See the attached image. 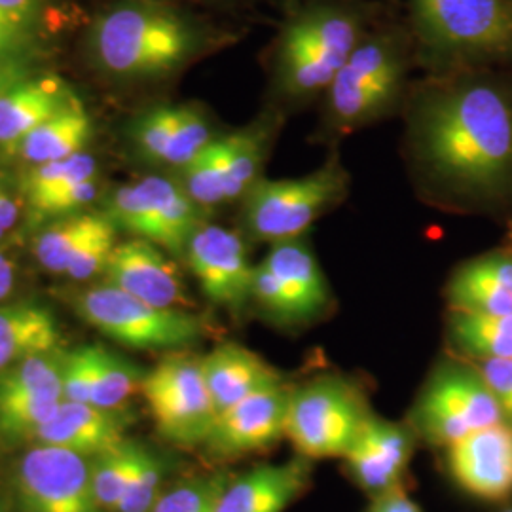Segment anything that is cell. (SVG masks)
I'll return each instance as SVG.
<instances>
[{
    "instance_id": "43",
    "label": "cell",
    "mask_w": 512,
    "mask_h": 512,
    "mask_svg": "<svg viewBox=\"0 0 512 512\" xmlns=\"http://www.w3.org/2000/svg\"><path fill=\"white\" fill-rule=\"evenodd\" d=\"M46 12V0H0V14L35 31Z\"/></svg>"
},
{
    "instance_id": "40",
    "label": "cell",
    "mask_w": 512,
    "mask_h": 512,
    "mask_svg": "<svg viewBox=\"0 0 512 512\" xmlns=\"http://www.w3.org/2000/svg\"><path fill=\"white\" fill-rule=\"evenodd\" d=\"M99 196V183L97 179L76 184L69 190H63L54 196H48L40 202L31 203V207L42 217H69L82 213L90 203L95 202Z\"/></svg>"
},
{
    "instance_id": "28",
    "label": "cell",
    "mask_w": 512,
    "mask_h": 512,
    "mask_svg": "<svg viewBox=\"0 0 512 512\" xmlns=\"http://www.w3.org/2000/svg\"><path fill=\"white\" fill-rule=\"evenodd\" d=\"M105 213H76L55 220L52 226L44 228L35 239V256L40 266L54 274H67L74 256L84 243L99 232L107 222Z\"/></svg>"
},
{
    "instance_id": "9",
    "label": "cell",
    "mask_w": 512,
    "mask_h": 512,
    "mask_svg": "<svg viewBox=\"0 0 512 512\" xmlns=\"http://www.w3.org/2000/svg\"><path fill=\"white\" fill-rule=\"evenodd\" d=\"M200 207L183 186L160 175L114 190L109 219L116 228L145 239L167 253L184 255L192 234L200 228Z\"/></svg>"
},
{
    "instance_id": "44",
    "label": "cell",
    "mask_w": 512,
    "mask_h": 512,
    "mask_svg": "<svg viewBox=\"0 0 512 512\" xmlns=\"http://www.w3.org/2000/svg\"><path fill=\"white\" fill-rule=\"evenodd\" d=\"M33 76L29 57H0V93Z\"/></svg>"
},
{
    "instance_id": "5",
    "label": "cell",
    "mask_w": 512,
    "mask_h": 512,
    "mask_svg": "<svg viewBox=\"0 0 512 512\" xmlns=\"http://www.w3.org/2000/svg\"><path fill=\"white\" fill-rule=\"evenodd\" d=\"M348 177L332 162L306 177L260 179L245 196V222L256 239H298L346 194Z\"/></svg>"
},
{
    "instance_id": "45",
    "label": "cell",
    "mask_w": 512,
    "mask_h": 512,
    "mask_svg": "<svg viewBox=\"0 0 512 512\" xmlns=\"http://www.w3.org/2000/svg\"><path fill=\"white\" fill-rule=\"evenodd\" d=\"M366 512H421V509L401 486H397L385 494L376 495L374 503Z\"/></svg>"
},
{
    "instance_id": "29",
    "label": "cell",
    "mask_w": 512,
    "mask_h": 512,
    "mask_svg": "<svg viewBox=\"0 0 512 512\" xmlns=\"http://www.w3.org/2000/svg\"><path fill=\"white\" fill-rule=\"evenodd\" d=\"M450 330L459 348L480 361L512 357V315L454 311Z\"/></svg>"
},
{
    "instance_id": "46",
    "label": "cell",
    "mask_w": 512,
    "mask_h": 512,
    "mask_svg": "<svg viewBox=\"0 0 512 512\" xmlns=\"http://www.w3.org/2000/svg\"><path fill=\"white\" fill-rule=\"evenodd\" d=\"M19 219V203L6 183V179L0 175V239L4 238Z\"/></svg>"
},
{
    "instance_id": "7",
    "label": "cell",
    "mask_w": 512,
    "mask_h": 512,
    "mask_svg": "<svg viewBox=\"0 0 512 512\" xmlns=\"http://www.w3.org/2000/svg\"><path fill=\"white\" fill-rule=\"evenodd\" d=\"M404 61L391 38H363L327 90V118L336 129L363 126L397 97Z\"/></svg>"
},
{
    "instance_id": "16",
    "label": "cell",
    "mask_w": 512,
    "mask_h": 512,
    "mask_svg": "<svg viewBox=\"0 0 512 512\" xmlns=\"http://www.w3.org/2000/svg\"><path fill=\"white\" fill-rule=\"evenodd\" d=\"M450 475L467 494L503 501L512 494V427L505 421L448 446Z\"/></svg>"
},
{
    "instance_id": "35",
    "label": "cell",
    "mask_w": 512,
    "mask_h": 512,
    "mask_svg": "<svg viewBox=\"0 0 512 512\" xmlns=\"http://www.w3.org/2000/svg\"><path fill=\"white\" fill-rule=\"evenodd\" d=\"M63 401L50 397L0 399V437L16 440L37 435Z\"/></svg>"
},
{
    "instance_id": "41",
    "label": "cell",
    "mask_w": 512,
    "mask_h": 512,
    "mask_svg": "<svg viewBox=\"0 0 512 512\" xmlns=\"http://www.w3.org/2000/svg\"><path fill=\"white\" fill-rule=\"evenodd\" d=\"M478 372L494 393L495 401L503 412V418L512 420V357L480 361Z\"/></svg>"
},
{
    "instance_id": "47",
    "label": "cell",
    "mask_w": 512,
    "mask_h": 512,
    "mask_svg": "<svg viewBox=\"0 0 512 512\" xmlns=\"http://www.w3.org/2000/svg\"><path fill=\"white\" fill-rule=\"evenodd\" d=\"M16 287V266L14 262L0 253V302H4Z\"/></svg>"
},
{
    "instance_id": "32",
    "label": "cell",
    "mask_w": 512,
    "mask_h": 512,
    "mask_svg": "<svg viewBox=\"0 0 512 512\" xmlns=\"http://www.w3.org/2000/svg\"><path fill=\"white\" fill-rule=\"evenodd\" d=\"M139 444L124 440L122 444L92 458V486L103 511H116L128 490L129 480L141 454Z\"/></svg>"
},
{
    "instance_id": "10",
    "label": "cell",
    "mask_w": 512,
    "mask_h": 512,
    "mask_svg": "<svg viewBox=\"0 0 512 512\" xmlns=\"http://www.w3.org/2000/svg\"><path fill=\"white\" fill-rule=\"evenodd\" d=\"M412 8L421 37L440 54L512 50L511 0H412Z\"/></svg>"
},
{
    "instance_id": "22",
    "label": "cell",
    "mask_w": 512,
    "mask_h": 512,
    "mask_svg": "<svg viewBox=\"0 0 512 512\" xmlns=\"http://www.w3.org/2000/svg\"><path fill=\"white\" fill-rule=\"evenodd\" d=\"M202 370L217 414L253 393L283 384L272 365L236 342L220 344L202 357Z\"/></svg>"
},
{
    "instance_id": "4",
    "label": "cell",
    "mask_w": 512,
    "mask_h": 512,
    "mask_svg": "<svg viewBox=\"0 0 512 512\" xmlns=\"http://www.w3.org/2000/svg\"><path fill=\"white\" fill-rule=\"evenodd\" d=\"M74 308L93 329L126 348H186L203 336L198 315L154 308L109 283L76 294Z\"/></svg>"
},
{
    "instance_id": "3",
    "label": "cell",
    "mask_w": 512,
    "mask_h": 512,
    "mask_svg": "<svg viewBox=\"0 0 512 512\" xmlns=\"http://www.w3.org/2000/svg\"><path fill=\"white\" fill-rule=\"evenodd\" d=\"M363 40L361 21L340 6H315L285 29L277 50V82L289 97L327 92Z\"/></svg>"
},
{
    "instance_id": "12",
    "label": "cell",
    "mask_w": 512,
    "mask_h": 512,
    "mask_svg": "<svg viewBox=\"0 0 512 512\" xmlns=\"http://www.w3.org/2000/svg\"><path fill=\"white\" fill-rule=\"evenodd\" d=\"M23 512H105L92 486V458L54 446L31 448L18 467Z\"/></svg>"
},
{
    "instance_id": "20",
    "label": "cell",
    "mask_w": 512,
    "mask_h": 512,
    "mask_svg": "<svg viewBox=\"0 0 512 512\" xmlns=\"http://www.w3.org/2000/svg\"><path fill=\"white\" fill-rule=\"evenodd\" d=\"M308 476L306 458L283 465H258L226 482L215 512H283L302 494Z\"/></svg>"
},
{
    "instance_id": "24",
    "label": "cell",
    "mask_w": 512,
    "mask_h": 512,
    "mask_svg": "<svg viewBox=\"0 0 512 512\" xmlns=\"http://www.w3.org/2000/svg\"><path fill=\"white\" fill-rule=\"evenodd\" d=\"M454 311L512 315V256L492 253L461 266L448 285Z\"/></svg>"
},
{
    "instance_id": "6",
    "label": "cell",
    "mask_w": 512,
    "mask_h": 512,
    "mask_svg": "<svg viewBox=\"0 0 512 512\" xmlns=\"http://www.w3.org/2000/svg\"><path fill=\"white\" fill-rule=\"evenodd\" d=\"M366 416L365 404L351 385L321 378L291 389L285 437L302 458H344Z\"/></svg>"
},
{
    "instance_id": "27",
    "label": "cell",
    "mask_w": 512,
    "mask_h": 512,
    "mask_svg": "<svg viewBox=\"0 0 512 512\" xmlns=\"http://www.w3.org/2000/svg\"><path fill=\"white\" fill-rule=\"evenodd\" d=\"M274 129L268 126L241 129L232 135L219 137L220 162L224 171L226 202H234L260 181V169L270 150Z\"/></svg>"
},
{
    "instance_id": "39",
    "label": "cell",
    "mask_w": 512,
    "mask_h": 512,
    "mask_svg": "<svg viewBox=\"0 0 512 512\" xmlns=\"http://www.w3.org/2000/svg\"><path fill=\"white\" fill-rule=\"evenodd\" d=\"M93 380V346H80L63 353L61 384L63 401L90 404Z\"/></svg>"
},
{
    "instance_id": "37",
    "label": "cell",
    "mask_w": 512,
    "mask_h": 512,
    "mask_svg": "<svg viewBox=\"0 0 512 512\" xmlns=\"http://www.w3.org/2000/svg\"><path fill=\"white\" fill-rule=\"evenodd\" d=\"M162 461L147 448H141L128 490L116 512H152L162 495Z\"/></svg>"
},
{
    "instance_id": "23",
    "label": "cell",
    "mask_w": 512,
    "mask_h": 512,
    "mask_svg": "<svg viewBox=\"0 0 512 512\" xmlns=\"http://www.w3.org/2000/svg\"><path fill=\"white\" fill-rule=\"evenodd\" d=\"M274 274L291 319H306L323 310L329 302V285L317 258L302 239L275 243L262 262Z\"/></svg>"
},
{
    "instance_id": "8",
    "label": "cell",
    "mask_w": 512,
    "mask_h": 512,
    "mask_svg": "<svg viewBox=\"0 0 512 512\" xmlns=\"http://www.w3.org/2000/svg\"><path fill=\"white\" fill-rule=\"evenodd\" d=\"M141 393L165 439L179 446L205 444L217 408L203 378L202 359L167 355L145 374Z\"/></svg>"
},
{
    "instance_id": "42",
    "label": "cell",
    "mask_w": 512,
    "mask_h": 512,
    "mask_svg": "<svg viewBox=\"0 0 512 512\" xmlns=\"http://www.w3.org/2000/svg\"><path fill=\"white\" fill-rule=\"evenodd\" d=\"M35 48V31L18 23L0 25V57H29Z\"/></svg>"
},
{
    "instance_id": "49",
    "label": "cell",
    "mask_w": 512,
    "mask_h": 512,
    "mask_svg": "<svg viewBox=\"0 0 512 512\" xmlns=\"http://www.w3.org/2000/svg\"><path fill=\"white\" fill-rule=\"evenodd\" d=\"M0 512H6V509H4V505H2V503H0Z\"/></svg>"
},
{
    "instance_id": "50",
    "label": "cell",
    "mask_w": 512,
    "mask_h": 512,
    "mask_svg": "<svg viewBox=\"0 0 512 512\" xmlns=\"http://www.w3.org/2000/svg\"><path fill=\"white\" fill-rule=\"evenodd\" d=\"M507 512H512V511H507Z\"/></svg>"
},
{
    "instance_id": "33",
    "label": "cell",
    "mask_w": 512,
    "mask_h": 512,
    "mask_svg": "<svg viewBox=\"0 0 512 512\" xmlns=\"http://www.w3.org/2000/svg\"><path fill=\"white\" fill-rule=\"evenodd\" d=\"M92 179H97V162L92 154L80 152L65 160L33 165L23 177V194L31 205Z\"/></svg>"
},
{
    "instance_id": "26",
    "label": "cell",
    "mask_w": 512,
    "mask_h": 512,
    "mask_svg": "<svg viewBox=\"0 0 512 512\" xmlns=\"http://www.w3.org/2000/svg\"><path fill=\"white\" fill-rule=\"evenodd\" d=\"M92 133V116L84 109L80 99H76L73 105L57 112L33 133H29L16 148V154L31 167L65 160L84 152Z\"/></svg>"
},
{
    "instance_id": "11",
    "label": "cell",
    "mask_w": 512,
    "mask_h": 512,
    "mask_svg": "<svg viewBox=\"0 0 512 512\" xmlns=\"http://www.w3.org/2000/svg\"><path fill=\"white\" fill-rule=\"evenodd\" d=\"M503 420L480 372L458 365L439 368L416 404V425L423 437L446 448Z\"/></svg>"
},
{
    "instance_id": "14",
    "label": "cell",
    "mask_w": 512,
    "mask_h": 512,
    "mask_svg": "<svg viewBox=\"0 0 512 512\" xmlns=\"http://www.w3.org/2000/svg\"><path fill=\"white\" fill-rule=\"evenodd\" d=\"M289 397V387L275 385L220 412L205 440L207 450L220 458H238L272 448L285 437Z\"/></svg>"
},
{
    "instance_id": "34",
    "label": "cell",
    "mask_w": 512,
    "mask_h": 512,
    "mask_svg": "<svg viewBox=\"0 0 512 512\" xmlns=\"http://www.w3.org/2000/svg\"><path fill=\"white\" fill-rule=\"evenodd\" d=\"M184 192L200 209H211L220 203H226L224 171L220 162L219 145L215 141L181 169V181Z\"/></svg>"
},
{
    "instance_id": "1",
    "label": "cell",
    "mask_w": 512,
    "mask_h": 512,
    "mask_svg": "<svg viewBox=\"0 0 512 512\" xmlns=\"http://www.w3.org/2000/svg\"><path fill=\"white\" fill-rule=\"evenodd\" d=\"M418 150L446 183L488 192L512 171V109L488 84H465L429 99L418 118Z\"/></svg>"
},
{
    "instance_id": "21",
    "label": "cell",
    "mask_w": 512,
    "mask_h": 512,
    "mask_svg": "<svg viewBox=\"0 0 512 512\" xmlns=\"http://www.w3.org/2000/svg\"><path fill=\"white\" fill-rule=\"evenodd\" d=\"M35 439L42 446L63 448L86 458H95L126 440L124 421L118 412L69 401L57 406L52 418L38 429Z\"/></svg>"
},
{
    "instance_id": "17",
    "label": "cell",
    "mask_w": 512,
    "mask_h": 512,
    "mask_svg": "<svg viewBox=\"0 0 512 512\" xmlns=\"http://www.w3.org/2000/svg\"><path fill=\"white\" fill-rule=\"evenodd\" d=\"M135 147L148 162L183 169L215 137L202 110L194 105H164L141 114L133 126Z\"/></svg>"
},
{
    "instance_id": "13",
    "label": "cell",
    "mask_w": 512,
    "mask_h": 512,
    "mask_svg": "<svg viewBox=\"0 0 512 512\" xmlns=\"http://www.w3.org/2000/svg\"><path fill=\"white\" fill-rule=\"evenodd\" d=\"M184 256L203 294L213 304L239 310L251 298L255 266H251L247 247L236 232L217 224H200Z\"/></svg>"
},
{
    "instance_id": "48",
    "label": "cell",
    "mask_w": 512,
    "mask_h": 512,
    "mask_svg": "<svg viewBox=\"0 0 512 512\" xmlns=\"http://www.w3.org/2000/svg\"><path fill=\"white\" fill-rule=\"evenodd\" d=\"M4 23H16V21H12V19L4 18L2 14H0V25H4ZM19 25V23H18ZM25 27V25H23Z\"/></svg>"
},
{
    "instance_id": "38",
    "label": "cell",
    "mask_w": 512,
    "mask_h": 512,
    "mask_svg": "<svg viewBox=\"0 0 512 512\" xmlns=\"http://www.w3.org/2000/svg\"><path fill=\"white\" fill-rule=\"evenodd\" d=\"M116 247V226L109 220L99 232H95L92 238L84 243V247L74 256L67 275L74 281H88L93 275L103 274L110 255Z\"/></svg>"
},
{
    "instance_id": "25",
    "label": "cell",
    "mask_w": 512,
    "mask_h": 512,
    "mask_svg": "<svg viewBox=\"0 0 512 512\" xmlns=\"http://www.w3.org/2000/svg\"><path fill=\"white\" fill-rule=\"evenodd\" d=\"M54 313L35 302L0 306V370L59 349Z\"/></svg>"
},
{
    "instance_id": "31",
    "label": "cell",
    "mask_w": 512,
    "mask_h": 512,
    "mask_svg": "<svg viewBox=\"0 0 512 512\" xmlns=\"http://www.w3.org/2000/svg\"><path fill=\"white\" fill-rule=\"evenodd\" d=\"M61 366L63 351L57 349L0 370V399L50 397L63 401Z\"/></svg>"
},
{
    "instance_id": "36",
    "label": "cell",
    "mask_w": 512,
    "mask_h": 512,
    "mask_svg": "<svg viewBox=\"0 0 512 512\" xmlns=\"http://www.w3.org/2000/svg\"><path fill=\"white\" fill-rule=\"evenodd\" d=\"M226 482L228 478L222 475L184 480L162 492L152 512H215Z\"/></svg>"
},
{
    "instance_id": "18",
    "label": "cell",
    "mask_w": 512,
    "mask_h": 512,
    "mask_svg": "<svg viewBox=\"0 0 512 512\" xmlns=\"http://www.w3.org/2000/svg\"><path fill=\"white\" fill-rule=\"evenodd\" d=\"M412 450L414 439L406 427L368 414L344 459L353 480L376 497L399 486Z\"/></svg>"
},
{
    "instance_id": "19",
    "label": "cell",
    "mask_w": 512,
    "mask_h": 512,
    "mask_svg": "<svg viewBox=\"0 0 512 512\" xmlns=\"http://www.w3.org/2000/svg\"><path fill=\"white\" fill-rule=\"evenodd\" d=\"M76 99L73 88L55 74H33L0 93V148L16 152L29 133Z\"/></svg>"
},
{
    "instance_id": "15",
    "label": "cell",
    "mask_w": 512,
    "mask_h": 512,
    "mask_svg": "<svg viewBox=\"0 0 512 512\" xmlns=\"http://www.w3.org/2000/svg\"><path fill=\"white\" fill-rule=\"evenodd\" d=\"M103 275L109 285L154 308L181 310L188 302L177 266L145 239L116 243Z\"/></svg>"
},
{
    "instance_id": "2",
    "label": "cell",
    "mask_w": 512,
    "mask_h": 512,
    "mask_svg": "<svg viewBox=\"0 0 512 512\" xmlns=\"http://www.w3.org/2000/svg\"><path fill=\"white\" fill-rule=\"evenodd\" d=\"M198 33L173 8L131 0L95 19L90 52L97 67L124 80H148L177 71L196 54Z\"/></svg>"
},
{
    "instance_id": "30",
    "label": "cell",
    "mask_w": 512,
    "mask_h": 512,
    "mask_svg": "<svg viewBox=\"0 0 512 512\" xmlns=\"http://www.w3.org/2000/svg\"><path fill=\"white\" fill-rule=\"evenodd\" d=\"M145 374L135 363L109 349L93 346V380L90 404L120 412L135 391L141 389Z\"/></svg>"
}]
</instances>
